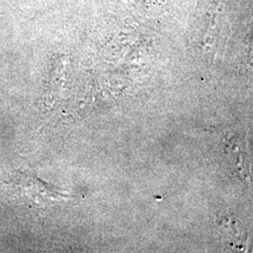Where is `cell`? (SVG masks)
I'll use <instances>...</instances> for the list:
<instances>
[{"label": "cell", "mask_w": 253, "mask_h": 253, "mask_svg": "<svg viewBox=\"0 0 253 253\" xmlns=\"http://www.w3.org/2000/svg\"><path fill=\"white\" fill-rule=\"evenodd\" d=\"M225 154L231 170L241 180L252 185V161L247 134H235L225 138Z\"/></svg>", "instance_id": "1"}, {"label": "cell", "mask_w": 253, "mask_h": 253, "mask_svg": "<svg viewBox=\"0 0 253 253\" xmlns=\"http://www.w3.org/2000/svg\"><path fill=\"white\" fill-rule=\"evenodd\" d=\"M224 232L225 243L233 253H253V235L245 229L241 221L234 216H224L219 220Z\"/></svg>", "instance_id": "2"}]
</instances>
